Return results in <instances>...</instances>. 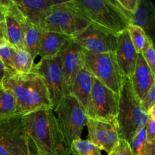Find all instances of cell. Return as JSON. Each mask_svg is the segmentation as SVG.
I'll use <instances>...</instances> for the list:
<instances>
[{"instance_id":"16","label":"cell","mask_w":155,"mask_h":155,"mask_svg":"<svg viewBox=\"0 0 155 155\" xmlns=\"http://www.w3.org/2000/svg\"><path fill=\"white\" fill-rule=\"evenodd\" d=\"M30 24L39 27L48 11L61 0H12Z\"/></svg>"},{"instance_id":"27","label":"cell","mask_w":155,"mask_h":155,"mask_svg":"<svg viewBox=\"0 0 155 155\" xmlns=\"http://www.w3.org/2000/svg\"><path fill=\"white\" fill-rule=\"evenodd\" d=\"M13 51L14 48L9 43H6L0 47V61L5 68L6 74L15 73L13 69Z\"/></svg>"},{"instance_id":"1","label":"cell","mask_w":155,"mask_h":155,"mask_svg":"<svg viewBox=\"0 0 155 155\" xmlns=\"http://www.w3.org/2000/svg\"><path fill=\"white\" fill-rule=\"evenodd\" d=\"M23 121L27 136L37 154L69 155V148L51 107H43L23 115Z\"/></svg>"},{"instance_id":"2","label":"cell","mask_w":155,"mask_h":155,"mask_svg":"<svg viewBox=\"0 0 155 155\" xmlns=\"http://www.w3.org/2000/svg\"><path fill=\"white\" fill-rule=\"evenodd\" d=\"M2 87L14 95L18 114L23 116L43 107L51 108L46 86L36 73L6 74Z\"/></svg>"},{"instance_id":"14","label":"cell","mask_w":155,"mask_h":155,"mask_svg":"<svg viewBox=\"0 0 155 155\" xmlns=\"http://www.w3.org/2000/svg\"><path fill=\"white\" fill-rule=\"evenodd\" d=\"M114 54L122 77L130 79L136 68L138 53L132 43L127 30L118 35L117 45Z\"/></svg>"},{"instance_id":"9","label":"cell","mask_w":155,"mask_h":155,"mask_svg":"<svg viewBox=\"0 0 155 155\" xmlns=\"http://www.w3.org/2000/svg\"><path fill=\"white\" fill-rule=\"evenodd\" d=\"M32 72L42 78L48 90L51 109L54 110L70 92L65 83L59 54L49 58H41L35 64Z\"/></svg>"},{"instance_id":"33","label":"cell","mask_w":155,"mask_h":155,"mask_svg":"<svg viewBox=\"0 0 155 155\" xmlns=\"http://www.w3.org/2000/svg\"><path fill=\"white\" fill-rule=\"evenodd\" d=\"M10 2L11 0H0V23L5 21Z\"/></svg>"},{"instance_id":"7","label":"cell","mask_w":155,"mask_h":155,"mask_svg":"<svg viewBox=\"0 0 155 155\" xmlns=\"http://www.w3.org/2000/svg\"><path fill=\"white\" fill-rule=\"evenodd\" d=\"M85 68L110 90L119 95L124 80L114 52L94 53L84 50Z\"/></svg>"},{"instance_id":"11","label":"cell","mask_w":155,"mask_h":155,"mask_svg":"<svg viewBox=\"0 0 155 155\" xmlns=\"http://www.w3.org/2000/svg\"><path fill=\"white\" fill-rule=\"evenodd\" d=\"M118 35L91 23L74 39L82 48L94 53L115 52L117 45Z\"/></svg>"},{"instance_id":"31","label":"cell","mask_w":155,"mask_h":155,"mask_svg":"<svg viewBox=\"0 0 155 155\" xmlns=\"http://www.w3.org/2000/svg\"><path fill=\"white\" fill-rule=\"evenodd\" d=\"M117 2L128 18L135 12L138 5V0H117Z\"/></svg>"},{"instance_id":"32","label":"cell","mask_w":155,"mask_h":155,"mask_svg":"<svg viewBox=\"0 0 155 155\" xmlns=\"http://www.w3.org/2000/svg\"><path fill=\"white\" fill-rule=\"evenodd\" d=\"M141 102L147 112L149 111L151 107L155 106V83L151 86L146 96Z\"/></svg>"},{"instance_id":"22","label":"cell","mask_w":155,"mask_h":155,"mask_svg":"<svg viewBox=\"0 0 155 155\" xmlns=\"http://www.w3.org/2000/svg\"><path fill=\"white\" fill-rule=\"evenodd\" d=\"M13 69L17 74H28L33 71L34 59L24 48H15L13 51Z\"/></svg>"},{"instance_id":"21","label":"cell","mask_w":155,"mask_h":155,"mask_svg":"<svg viewBox=\"0 0 155 155\" xmlns=\"http://www.w3.org/2000/svg\"><path fill=\"white\" fill-rule=\"evenodd\" d=\"M42 30L39 27L28 23L24 36V48L31 54L33 59L39 54Z\"/></svg>"},{"instance_id":"30","label":"cell","mask_w":155,"mask_h":155,"mask_svg":"<svg viewBox=\"0 0 155 155\" xmlns=\"http://www.w3.org/2000/svg\"><path fill=\"white\" fill-rule=\"evenodd\" d=\"M108 155H133L131 148L128 142L120 139L117 146Z\"/></svg>"},{"instance_id":"37","label":"cell","mask_w":155,"mask_h":155,"mask_svg":"<svg viewBox=\"0 0 155 155\" xmlns=\"http://www.w3.org/2000/svg\"><path fill=\"white\" fill-rule=\"evenodd\" d=\"M30 155H41V154H37V153H36V154H33V153H30Z\"/></svg>"},{"instance_id":"29","label":"cell","mask_w":155,"mask_h":155,"mask_svg":"<svg viewBox=\"0 0 155 155\" xmlns=\"http://www.w3.org/2000/svg\"><path fill=\"white\" fill-rule=\"evenodd\" d=\"M148 113V119L145 125L147 142L150 145H155V106L151 107Z\"/></svg>"},{"instance_id":"18","label":"cell","mask_w":155,"mask_h":155,"mask_svg":"<svg viewBox=\"0 0 155 155\" xmlns=\"http://www.w3.org/2000/svg\"><path fill=\"white\" fill-rule=\"evenodd\" d=\"M130 24L140 27L153 40L155 30V6L148 0H138L136 10L130 15Z\"/></svg>"},{"instance_id":"35","label":"cell","mask_w":155,"mask_h":155,"mask_svg":"<svg viewBox=\"0 0 155 155\" xmlns=\"http://www.w3.org/2000/svg\"><path fill=\"white\" fill-rule=\"evenodd\" d=\"M5 68L4 65H3V64L0 61V86H2V83L3 80H4L5 77Z\"/></svg>"},{"instance_id":"3","label":"cell","mask_w":155,"mask_h":155,"mask_svg":"<svg viewBox=\"0 0 155 155\" xmlns=\"http://www.w3.org/2000/svg\"><path fill=\"white\" fill-rule=\"evenodd\" d=\"M148 119V113L133 91L129 78H124L121 84L116 117L120 139L129 144L133 136L144 128Z\"/></svg>"},{"instance_id":"5","label":"cell","mask_w":155,"mask_h":155,"mask_svg":"<svg viewBox=\"0 0 155 155\" xmlns=\"http://www.w3.org/2000/svg\"><path fill=\"white\" fill-rule=\"evenodd\" d=\"M91 21L69 1H60L44 17L39 27L43 31L54 32L74 38Z\"/></svg>"},{"instance_id":"36","label":"cell","mask_w":155,"mask_h":155,"mask_svg":"<svg viewBox=\"0 0 155 155\" xmlns=\"http://www.w3.org/2000/svg\"><path fill=\"white\" fill-rule=\"evenodd\" d=\"M142 155H155V145L148 144V147L146 151Z\"/></svg>"},{"instance_id":"28","label":"cell","mask_w":155,"mask_h":155,"mask_svg":"<svg viewBox=\"0 0 155 155\" xmlns=\"http://www.w3.org/2000/svg\"><path fill=\"white\" fill-rule=\"evenodd\" d=\"M145 62L148 65L149 68L153 73H155V51L154 47V42L149 37L147 38L146 43L142 52Z\"/></svg>"},{"instance_id":"26","label":"cell","mask_w":155,"mask_h":155,"mask_svg":"<svg viewBox=\"0 0 155 155\" xmlns=\"http://www.w3.org/2000/svg\"><path fill=\"white\" fill-rule=\"evenodd\" d=\"M133 155H142L148 147L145 128H141L133 136L130 143Z\"/></svg>"},{"instance_id":"23","label":"cell","mask_w":155,"mask_h":155,"mask_svg":"<svg viewBox=\"0 0 155 155\" xmlns=\"http://www.w3.org/2000/svg\"><path fill=\"white\" fill-rule=\"evenodd\" d=\"M18 114L17 101L13 94L0 86V118L9 117Z\"/></svg>"},{"instance_id":"25","label":"cell","mask_w":155,"mask_h":155,"mask_svg":"<svg viewBox=\"0 0 155 155\" xmlns=\"http://www.w3.org/2000/svg\"><path fill=\"white\" fill-rule=\"evenodd\" d=\"M127 30H128L130 39L136 52L138 54H142L145 43H146L148 36H146L144 30L137 26L130 24Z\"/></svg>"},{"instance_id":"8","label":"cell","mask_w":155,"mask_h":155,"mask_svg":"<svg viewBox=\"0 0 155 155\" xmlns=\"http://www.w3.org/2000/svg\"><path fill=\"white\" fill-rule=\"evenodd\" d=\"M30 145L22 115L0 118V155H30Z\"/></svg>"},{"instance_id":"6","label":"cell","mask_w":155,"mask_h":155,"mask_svg":"<svg viewBox=\"0 0 155 155\" xmlns=\"http://www.w3.org/2000/svg\"><path fill=\"white\" fill-rule=\"evenodd\" d=\"M54 112L57 114L58 126L70 149L74 141L81 139L87 119L86 109L73 95H68L63 98Z\"/></svg>"},{"instance_id":"17","label":"cell","mask_w":155,"mask_h":155,"mask_svg":"<svg viewBox=\"0 0 155 155\" xmlns=\"http://www.w3.org/2000/svg\"><path fill=\"white\" fill-rule=\"evenodd\" d=\"M130 80L135 94L142 101L155 83L154 74L146 64L142 54H138L136 68Z\"/></svg>"},{"instance_id":"34","label":"cell","mask_w":155,"mask_h":155,"mask_svg":"<svg viewBox=\"0 0 155 155\" xmlns=\"http://www.w3.org/2000/svg\"><path fill=\"white\" fill-rule=\"evenodd\" d=\"M6 43H8V42L5 24V21H3L0 23V47Z\"/></svg>"},{"instance_id":"19","label":"cell","mask_w":155,"mask_h":155,"mask_svg":"<svg viewBox=\"0 0 155 155\" xmlns=\"http://www.w3.org/2000/svg\"><path fill=\"white\" fill-rule=\"evenodd\" d=\"M95 78L84 68L79 72L72 85L70 94L74 97L85 109L90 101Z\"/></svg>"},{"instance_id":"12","label":"cell","mask_w":155,"mask_h":155,"mask_svg":"<svg viewBox=\"0 0 155 155\" xmlns=\"http://www.w3.org/2000/svg\"><path fill=\"white\" fill-rule=\"evenodd\" d=\"M88 140L98 147L101 151L110 154L120 141L116 120L106 122L98 120L86 119Z\"/></svg>"},{"instance_id":"20","label":"cell","mask_w":155,"mask_h":155,"mask_svg":"<svg viewBox=\"0 0 155 155\" xmlns=\"http://www.w3.org/2000/svg\"><path fill=\"white\" fill-rule=\"evenodd\" d=\"M68 39L69 37L60 33L42 30L38 55L41 58L55 57Z\"/></svg>"},{"instance_id":"24","label":"cell","mask_w":155,"mask_h":155,"mask_svg":"<svg viewBox=\"0 0 155 155\" xmlns=\"http://www.w3.org/2000/svg\"><path fill=\"white\" fill-rule=\"evenodd\" d=\"M102 155L101 150L90 141L78 139L71 144L69 155Z\"/></svg>"},{"instance_id":"13","label":"cell","mask_w":155,"mask_h":155,"mask_svg":"<svg viewBox=\"0 0 155 155\" xmlns=\"http://www.w3.org/2000/svg\"><path fill=\"white\" fill-rule=\"evenodd\" d=\"M58 54L61 61L65 83L70 92L76 77L85 67L84 49L74 39L69 38Z\"/></svg>"},{"instance_id":"10","label":"cell","mask_w":155,"mask_h":155,"mask_svg":"<svg viewBox=\"0 0 155 155\" xmlns=\"http://www.w3.org/2000/svg\"><path fill=\"white\" fill-rule=\"evenodd\" d=\"M119 95L94 80L90 101L86 109L87 117L98 120L112 122L116 120L118 110Z\"/></svg>"},{"instance_id":"4","label":"cell","mask_w":155,"mask_h":155,"mask_svg":"<svg viewBox=\"0 0 155 155\" xmlns=\"http://www.w3.org/2000/svg\"><path fill=\"white\" fill-rule=\"evenodd\" d=\"M71 3L91 23L117 35L128 29L130 21L117 0H71Z\"/></svg>"},{"instance_id":"15","label":"cell","mask_w":155,"mask_h":155,"mask_svg":"<svg viewBox=\"0 0 155 155\" xmlns=\"http://www.w3.org/2000/svg\"><path fill=\"white\" fill-rule=\"evenodd\" d=\"M8 42L15 48H24V36L28 21L11 0L5 18Z\"/></svg>"}]
</instances>
